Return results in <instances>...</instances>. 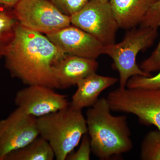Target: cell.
Masks as SVG:
<instances>
[{
  "mask_svg": "<svg viewBox=\"0 0 160 160\" xmlns=\"http://www.w3.org/2000/svg\"><path fill=\"white\" fill-rule=\"evenodd\" d=\"M158 0H110L119 28L129 30L140 25L151 6Z\"/></svg>",
  "mask_w": 160,
  "mask_h": 160,
  "instance_id": "obj_13",
  "label": "cell"
},
{
  "mask_svg": "<svg viewBox=\"0 0 160 160\" xmlns=\"http://www.w3.org/2000/svg\"><path fill=\"white\" fill-rule=\"evenodd\" d=\"M19 24L13 8L0 4V58L5 57Z\"/></svg>",
  "mask_w": 160,
  "mask_h": 160,
  "instance_id": "obj_15",
  "label": "cell"
},
{
  "mask_svg": "<svg viewBox=\"0 0 160 160\" xmlns=\"http://www.w3.org/2000/svg\"><path fill=\"white\" fill-rule=\"evenodd\" d=\"M126 87L143 89H153L159 88L160 71L153 76L145 77L138 75L132 77L128 80Z\"/></svg>",
  "mask_w": 160,
  "mask_h": 160,
  "instance_id": "obj_17",
  "label": "cell"
},
{
  "mask_svg": "<svg viewBox=\"0 0 160 160\" xmlns=\"http://www.w3.org/2000/svg\"><path fill=\"white\" fill-rule=\"evenodd\" d=\"M39 136L37 118L17 107L6 118L0 120L1 160L9 152L26 146Z\"/></svg>",
  "mask_w": 160,
  "mask_h": 160,
  "instance_id": "obj_8",
  "label": "cell"
},
{
  "mask_svg": "<svg viewBox=\"0 0 160 160\" xmlns=\"http://www.w3.org/2000/svg\"><path fill=\"white\" fill-rule=\"evenodd\" d=\"M54 158L49 143L39 136L26 146L9 152L3 160H52Z\"/></svg>",
  "mask_w": 160,
  "mask_h": 160,
  "instance_id": "obj_14",
  "label": "cell"
},
{
  "mask_svg": "<svg viewBox=\"0 0 160 160\" xmlns=\"http://www.w3.org/2000/svg\"><path fill=\"white\" fill-rule=\"evenodd\" d=\"M140 26L158 29L160 26V0L150 7Z\"/></svg>",
  "mask_w": 160,
  "mask_h": 160,
  "instance_id": "obj_20",
  "label": "cell"
},
{
  "mask_svg": "<svg viewBox=\"0 0 160 160\" xmlns=\"http://www.w3.org/2000/svg\"><path fill=\"white\" fill-rule=\"evenodd\" d=\"M91 152V143L89 136L86 134L83 136L78 149L72 151L66 158L68 160H89Z\"/></svg>",
  "mask_w": 160,
  "mask_h": 160,
  "instance_id": "obj_19",
  "label": "cell"
},
{
  "mask_svg": "<svg viewBox=\"0 0 160 160\" xmlns=\"http://www.w3.org/2000/svg\"><path fill=\"white\" fill-rule=\"evenodd\" d=\"M64 14L68 16L80 11L82 9L89 0H51Z\"/></svg>",
  "mask_w": 160,
  "mask_h": 160,
  "instance_id": "obj_18",
  "label": "cell"
},
{
  "mask_svg": "<svg viewBox=\"0 0 160 160\" xmlns=\"http://www.w3.org/2000/svg\"><path fill=\"white\" fill-rule=\"evenodd\" d=\"M158 29L140 26L128 30L121 42L104 46L103 54L111 58L113 69L119 73L120 88H126L128 80L134 76H151L142 71L137 64L141 51L151 47L157 38Z\"/></svg>",
  "mask_w": 160,
  "mask_h": 160,
  "instance_id": "obj_4",
  "label": "cell"
},
{
  "mask_svg": "<svg viewBox=\"0 0 160 160\" xmlns=\"http://www.w3.org/2000/svg\"><path fill=\"white\" fill-rule=\"evenodd\" d=\"M118 81L117 78L100 75L96 72L89 75L77 85L78 89L72 96L69 105L80 110L91 107L98 99L101 92Z\"/></svg>",
  "mask_w": 160,
  "mask_h": 160,
  "instance_id": "obj_12",
  "label": "cell"
},
{
  "mask_svg": "<svg viewBox=\"0 0 160 160\" xmlns=\"http://www.w3.org/2000/svg\"><path fill=\"white\" fill-rule=\"evenodd\" d=\"M66 54L46 36L18 24L4 58L13 77L27 86L40 85L59 89L53 67Z\"/></svg>",
  "mask_w": 160,
  "mask_h": 160,
  "instance_id": "obj_1",
  "label": "cell"
},
{
  "mask_svg": "<svg viewBox=\"0 0 160 160\" xmlns=\"http://www.w3.org/2000/svg\"><path fill=\"white\" fill-rule=\"evenodd\" d=\"M92 1H105V2H109L110 0H89Z\"/></svg>",
  "mask_w": 160,
  "mask_h": 160,
  "instance_id": "obj_23",
  "label": "cell"
},
{
  "mask_svg": "<svg viewBox=\"0 0 160 160\" xmlns=\"http://www.w3.org/2000/svg\"><path fill=\"white\" fill-rule=\"evenodd\" d=\"M98 66L96 59L66 54L53 66V74L59 89H67L96 72Z\"/></svg>",
  "mask_w": 160,
  "mask_h": 160,
  "instance_id": "obj_11",
  "label": "cell"
},
{
  "mask_svg": "<svg viewBox=\"0 0 160 160\" xmlns=\"http://www.w3.org/2000/svg\"><path fill=\"white\" fill-rule=\"evenodd\" d=\"M140 157L143 160H160V131L148 132L143 139Z\"/></svg>",
  "mask_w": 160,
  "mask_h": 160,
  "instance_id": "obj_16",
  "label": "cell"
},
{
  "mask_svg": "<svg viewBox=\"0 0 160 160\" xmlns=\"http://www.w3.org/2000/svg\"><path fill=\"white\" fill-rule=\"evenodd\" d=\"M112 111L130 113L160 131V87L153 89L119 88L106 98Z\"/></svg>",
  "mask_w": 160,
  "mask_h": 160,
  "instance_id": "obj_5",
  "label": "cell"
},
{
  "mask_svg": "<svg viewBox=\"0 0 160 160\" xmlns=\"http://www.w3.org/2000/svg\"><path fill=\"white\" fill-rule=\"evenodd\" d=\"M13 9L20 25L46 35L71 25L51 0H19Z\"/></svg>",
  "mask_w": 160,
  "mask_h": 160,
  "instance_id": "obj_6",
  "label": "cell"
},
{
  "mask_svg": "<svg viewBox=\"0 0 160 160\" xmlns=\"http://www.w3.org/2000/svg\"><path fill=\"white\" fill-rule=\"evenodd\" d=\"M111 111L107 98H102L86 112L91 152L101 159L118 156L133 147L127 117L116 116Z\"/></svg>",
  "mask_w": 160,
  "mask_h": 160,
  "instance_id": "obj_2",
  "label": "cell"
},
{
  "mask_svg": "<svg viewBox=\"0 0 160 160\" xmlns=\"http://www.w3.org/2000/svg\"><path fill=\"white\" fill-rule=\"evenodd\" d=\"M19 0H0V4L13 8Z\"/></svg>",
  "mask_w": 160,
  "mask_h": 160,
  "instance_id": "obj_22",
  "label": "cell"
},
{
  "mask_svg": "<svg viewBox=\"0 0 160 160\" xmlns=\"http://www.w3.org/2000/svg\"><path fill=\"white\" fill-rule=\"evenodd\" d=\"M53 89L43 85H29L18 92L15 104L27 114L37 118L69 106L67 96L56 92Z\"/></svg>",
  "mask_w": 160,
  "mask_h": 160,
  "instance_id": "obj_9",
  "label": "cell"
},
{
  "mask_svg": "<svg viewBox=\"0 0 160 160\" xmlns=\"http://www.w3.org/2000/svg\"><path fill=\"white\" fill-rule=\"evenodd\" d=\"M46 36L66 54L96 60L103 54L102 43L72 25Z\"/></svg>",
  "mask_w": 160,
  "mask_h": 160,
  "instance_id": "obj_10",
  "label": "cell"
},
{
  "mask_svg": "<svg viewBox=\"0 0 160 160\" xmlns=\"http://www.w3.org/2000/svg\"><path fill=\"white\" fill-rule=\"evenodd\" d=\"M71 25L88 32L104 46L116 43L119 27L109 2L89 1L70 16Z\"/></svg>",
  "mask_w": 160,
  "mask_h": 160,
  "instance_id": "obj_7",
  "label": "cell"
},
{
  "mask_svg": "<svg viewBox=\"0 0 160 160\" xmlns=\"http://www.w3.org/2000/svg\"><path fill=\"white\" fill-rule=\"evenodd\" d=\"M0 160H1V156H0Z\"/></svg>",
  "mask_w": 160,
  "mask_h": 160,
  "instance_id": "obj_24",
  "label": "cell"
},
{
  "mask_svg": "<svg viewBox=\"0 0 160 160\" xmlns=\"http://www.w3.org/2000/svg\"><path fill=\"white\" fill-rule=\"evenodd\" d=\"M82 110L69 105L37 118L39 136L49 143L57 160H66L88 132L86 118Z\"/></svg>",
  "mask_w": 160,
  "mask_h": 160,
  "instance_id": "obj_3",
  "label": "cell"
},
{
  "mask_svg": "<svg viewBox=\"0 0 160 160\" xmlns=\"http://www.w3.org/2000/svg\"><path fill=\"white\" fill-rule=\"evenodd\" d=\"M140 68L149 74L160 70V39L156 48L149 58L142 62Z\"/></svg>",
  "mask_w": 160,
  "mask_h": 160,
  "instance_id": "obj_21",
  "label": "cell"
}]
</instances>
